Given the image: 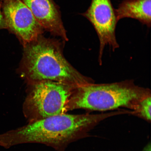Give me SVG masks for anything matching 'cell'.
Here are the masks:
<instances>
[{"mask_svg": "<svg viewBox=\"0 0 151 151\" xmlns=\"http://www.w3.org/2000/svg\"><path fill=\"white\" fill-rule=\"evenodd\" d=\"M150 95V89L137 86L132 80L111 83H90L75 88L65 110L66 112L78 109L106 111L121 107L133 110L142 99Z\"/></svg>", "mask_w": 151, "mask_h": 151, "instance_id": "3957f363", "label": "cell"}, {"mask_svg": "<svg viewBox=\"0 0 151 151\" xmlns=\"http://www.w3.org/2000/svg\"><path fill=\"white\" fill-rule=\"evenodd\" d=\"M81 15L89 21L97 34L100 42L99 62L101 65L105 46L109 45L113 51L119 47L116 35L118 21L115 9L111 0H92L87 10Z\"/></svg>", "mask_w": 151, "mask_h": 151, "instance_id": "8992f818", "label": "cell"}, {"mask_svg": "<svg viewBox=\"0 0 151 151\" xmlns=\"http://www.w3.org/2000/svg\"><path fill=\"white\" fill-rule=\"evenodd\" d=\"M44 31L68 40L59 7L53 0H22Z\"/></svg>", "mask_w": 151, "mask_h": 151, "instance_id": "52a82bcc", "label": "cell"}, {"mask_svg": "<svg viewBox=\"0 0 151 151\" xmlns=\"http://www.w3.org/2000/svg\"><path fill=\"white\" fill-rule=\"evenodd\" d=\"M113 116L111 112L94 114L65 113L49 117L0 134V146L9 149L19 145L39 143L56 151H65L70 143L86 137L100 122Z\"/></svg>", "mask_w": 151, "mask_h": 151, "instance_id": "6da1fadb", "label": "cell"}, {"mask_svg": "<svg viewBox=\"0 0 151 151\" xmlns=\"http://www.w3.org/2000/svg\"><path fill=\"white\" fill-rule=\"evenodd\" d=\"M1 5H0V28H6V25L4 18L2 12L1 10Z\"/></svg>", "mask_w": 151, "mask_h": 151, "instance_id": "30bf717a", "label": "cell"}, {"mask_svg": "<svg viewBox=\"0 0 151 151\" xmlns=\"http://www.w3.org/2000/svg\"><path fill=\"white\" fill-rule=\"evenodd\" d=\"M6 28L17 38L22 46L36 39L44 30L22 0H1Z\"/></svg>", "mask_w": 151, "mask_h": 151, "instance_id": "5b68a950", "label": "cell"}, {"mask_svg": "<svg viewBox=\"0 0 151 151\" xmlns=\"http://www.w3.org/2000/svg\"><path fill=\"white\" fill-rule=\"evenodd\" d=\"M117 20L134 19L144 25L151 26V0H124L115 9Z\"/></svg>", "mask_w": 151, "mask_h": 151, "instance_id": "ba28073f", "label": "cell"}, {"mask_svg": "<svg viewBox=\"0 0 151 151\" xmlns=\"http://www.w3.org/2000/svg\"><path fill=\"white\" fill-rule=\"evenodd\" d=\"M62 44L42 35L23 46L18 71L27 84L44 81L78 86L94 83L81 74L64 56Z\"/></svg>", "mask_w": 151, "mask_h": 151, "instance_id": "7a4b0ae2", "label": "cell"}, {"mask_svg": "<svg viewBox=\"0 0 151 151\" xmlns=\"http://www.w3.org/2000/svg\"><path fill=\"white\" fill-rule=\"evenodd\" d=\"M28 85L22 111L28 123L66 113L68 101L77 87L50 81Z\"/></svg>", "mask_w": 151, "mask_h": 151, "instance_id": "277c9868", "label": "cell"}, {"mask_svg": "<svg viewBox=\"0 0 151 151\" xmlns=\"http://www.w3.org/2000/svg\"><path fill=\"white\" fill-rule=\"evenodd\" d=\"M151 95L143 98L132 110L134 115L148 122L151 121Z\"/></svg>", "mask_w": 151, "mask_h": 151, "instance_id": "9c48e42d", "label": "cell"}]
</instances>
